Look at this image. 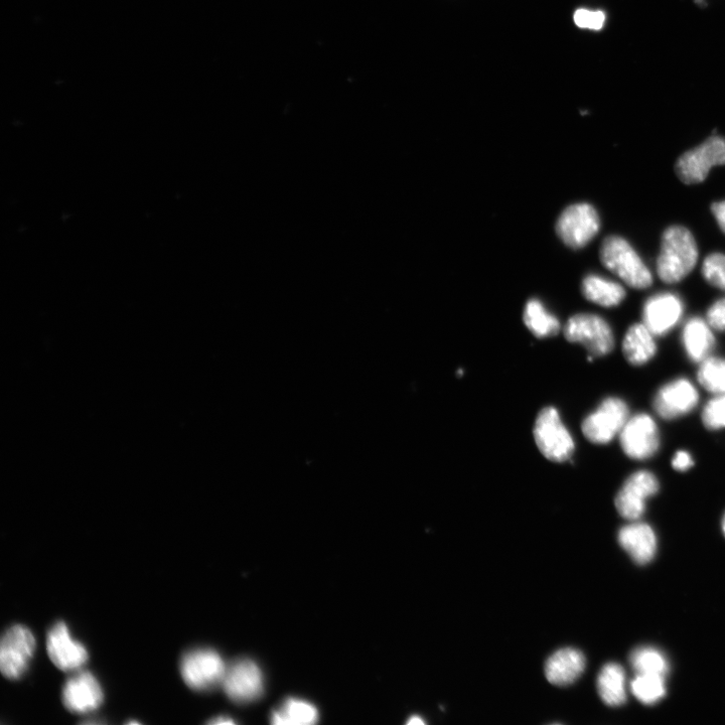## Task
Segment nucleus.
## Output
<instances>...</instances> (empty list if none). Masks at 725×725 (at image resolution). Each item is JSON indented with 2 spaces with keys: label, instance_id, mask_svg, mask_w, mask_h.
Masks as SVG:
<instances>
[{
  "label": "nucleus",
  "instance_id": "7ed1b4c3",
  "mask_svg": "<svg viewBox=\"0 0 725 725\" xmlns=\"http://www.w3.org/2000/svg\"><path fill=\"white\" fill-rule=\"evenodd\" d=\"M718 166H725V137L712 135L677 160L675 173L683 184L698 185Z\"/></svg>",
  "mask_w": 725,
  "mask_h": 725
},
{
  "label": "nucleus",
  "instance_id": "bb28decb",
  "mask_svg": "<svg viewBox=\"0 0 725 725\" xmlns=\"http://www.w3.org/2000/svg\"><path fill=\"white\" fill-rule=\"evenodd\" d=\"M631 690L639 701L646 705H653L666 695L665 678L637 674L631 683Z\"/></svg>",
  "mask_w": 725,
  "mask_h": 725
},
{
  "label": "nucleus",
  "instance_id": "39448f33",
  "mask_svg": "<svg viewBox=\"0 0 725 725\" xmlns=\"http://www.w3.org/2000/svg\"><path fill=\"white\" fill-rule=\"evenodd\" d=\"M564 336L570 343L583 345L593 358L609 355L615 348V336L611 326L594 314H578L571 317Z\"/></svg>",
  "mask_w": 725,
  "mask_h": 725
},
{
  "label": "nucleus",
  "instance_id": "f8f14e48",
  "mask_svg": "<svg viewBox=\"0 0 725 725\" xmlns=\"http://www.w3.org/2000/svg\"><path fill=\"white\" fill-rule=\"evenodd\" d=\"M226 670L222 657L211 649L189 652L181 663L182 677L194 690H207L222 683Z\"/></svg>",
  "mask_w": 725,
  "mask_h": 725
},
{
  "label": "nucleus",
  "instance_id": "f03ea898",
  "mask_svg": "<svg viewBox=\"0 0 725 725\" xmlns=\"http://www.w3.org/2000/svg\"><path fill=\"white\" fill-rule=\"evenodd\" d=\"M601 261L625 284L646 289L653 284V275L631 243L620 236L607 237L601 246Z\"/></svg>",
  "mask_w": 725,
  "mask_h": 725
},
{
  "label": "nucleus",
  "instance_id": "20e7f679",
  "mask_svg": "<svg viewBox=\"0 0 725 725\" xmlns=\"http://www.w3.org/2000/svg\"><path fill=\"white\" fill-rule=\"evenodd\" d=\"M534 439L541 454L554 463L568 461L574 452V442L553 407L542 409L534 425Z\"/></svg>",
  "mask_w": 725,
  "mask_h": 725
},
{
  "label": "nucleus",
  "instance_id": "9d476101",
  "mask_svg": "<svg viewBox=\"0 0 725 725\" xmlns=\"http://www.w3.org/2000/svg\"><path fill=\"white\" fill-rule=\"evenodd\" d=\"M660 483L656 475L641 470L633 473L619 491L615 504L619 514L630 521L639 520L646 510V502L656 496Z\"/></svg>",
  "mask_w": 725,
  "mask_h": 725
},
{
  "label": "nucleus",
  "instance_id": "6ab92c4d",
  "mask_svg": "<svg viewBox=\"0 0 725 725\" xmlns=\"http://www.w3.org/2000/svg\"><path fill=\"white\" fill-rule=\"evenodd\" d=\"M586 668V658L582 652L567 648L554 653L546 662L545 675L547 680L558 686L573 683Z\"/></svg>",
  "mask_w": 725,
  "mask_h": 725
},
{
  "label": "nucleus",
  "instance_id": "6e6552de",
  "mask_svg": "<svg viewBox=\"0 0 725 725\" xmlns=\"http://www.w3.org/2000/svg\"><path fill=\"white\" fill-rule=\"evenodd\" d=\"M601 220L598 211L590 204H574L567 207L556 223L559 238L573 249L588 245L599 233Z\"/></svg>",
  "mask_w": 725,
  "mask_h": 725
},
{
  "label": "nucleus",
  "instance_id": "f704fd0d",
  "mask_svg": "<svg viewBox=\"0 0 725 725\" xmlns=\"http://www.w3.org/2000/svg\"><path fill=\"white\" fill-rule=\"evenodd\" d=\"M424 723L422 718L418 716H412L407 722L409 725H423Z\"/></svg>",
  "mask_w": 725,
  "mask_h": 725
},
{
  "label": "nucleus",
  "instance_id": "423d86ee",
  "mask_svg": "<svg viewBox=\"0 0 725 725\" xmlns=\"http://www.w3.org/2000/svg\"><path fill=\"white\" fill-rule=\"evenodd\" d=\"M630 418L627 402L619 397H609L583 422V432L595 445H608L619 437Z\"/></svg>",
  "mask_w": 725,
  "mask_h": 725
},
{
  "label": "nucleus",
  "instance_id": "ddd939ff",
  "mask_svg": "<svg viewBox=\"0 0 725 725\" xmlns=\"http://www.w3.org/2000/svg\"><path fill=\"white\" fill-rule=\"evenodd\" d=\"M684 303L673 293H659L650 297L643 306L642 323L656 336L669 334L680 323Z\"/></svg>",
  "mask_w": 725,
  "mask_h": 725
},
{
  "label": "nucleus",
  "instance_id": "2f4dec72",
  "mask_svg": "<svg viewBox=\"0 0 725 725\" xmlns=\"http://www.w3.org/2000/svg\"><path fill=\"white\" fill-rule=\"evenodd\" d=\"M671 464L675 471L685 473L694 467V460L689 452L681 450L675 453Z\"/></svg>",
  "mask_w": 725,
  "mask_h": 725
},
{
  "label": "nucleus",
  "instance_id": "4468645a",
  "mask_svg": "<svg viewBox=\"0 0 725 725\" xmlns=\"http://www.w3.org/2000/svg\"><path fill=\"white\" fill-rule=\"evenodd\" d=\"M222 685L232 700L250 702L262 694L263 676L256 663L240 660L227 668Z\"/></svg>",
  "mask_w": 725,
  "mask_h": 725
},
{
  "label": "nucleus",
  "instance_id": "9b49d317",
  "mask_svg": "<svg viewBox=\"0 0 725 725\" xmlns=\"http://www.w3.org/2000/svg\"><path fill=\"white\" fill-rule=\"evenodd\" d=\"M699 392L687 378H676L659 388L653 399L657 415L664 420L682 418L699 404Z\"/></svg>",
  "mask_w": 725,
  "mask_h": 725
},
{
  "label": "nucleus",
  "instance_id": "c756f323",
  "mask_svg": "<svg viewBox=\"0 0 725 725\" xmlns=\"http://www.w3.org/2000/svg\"><path fill=\"white\" fill-rule=\"evenodd\" d=\"M574 23L580 29H589L593 31H601L606 22L604 12H592L580 9L574 14Z\"/></svg>",
  "mask_w": 725,
  "mask_h": 725
},
{
  "label": "nucleus",
  "instance_id": "473e14b6",
  "mask_svg": "<svg viewBox=\"0 0 725 725\" xmlns=\"http://www.w3.org/2000/svg\"><path fill=\"white\" fill-rule=\"evenodd\" d=\"M710 210L720 230L725 234V200L713 203Z\"/></svg>",
  "mask_w": 725,
  "mask_h": 725
},
{
  "label": "nucleus",
  "instance_id": "dca6fc26",
  "mask_svg": "<svg viewBox=\"0 0 725 725\" xmlns=\"http://www.w3.org/2000/svg\"><path fill=\"white\" fill-rule=\"evenodd\" d=\"M63 702L74 713H87L101 705L103 691L97 679L90 672L83 671L65 684Z\"/></svg>",
  "mask_w": 725,
  "mask_h": 725
},
{
  "label": "nucleus",
  "instance_id": "1a4fd4ad",
  "mask_svg": "<svg viewBox=\"0 0 725 725\" xmlns=\"http://www.w3.org/2000/svg\"><path fill=\"white\" fill-rule=\"evenodd\" d=\"M36 640L33 633L22 625L10 628L0 645V669L12 680L22 677L34 655Z\"/></svg>",
  "mask_w": 725,
  "mask_h": 725
},
{
  "label": "nucleus",
  "instance_id": "c85d7f7f",
  "mask_svg": "<svg viewBox=\"0 0 725 725\" xmlns=\"http://www.w3.org/2000/svg\"><path fill=\"white\" fill-rule=\"evenodd\" d=\"M701 419L708 430L725 429V395L713 396L703 407Z\"/></svg>",
  "mask_w": 725,
  "mask_h": 725
},
{
  "label": "nucleus",
  "instance_id": "f257e3e1",
  "mask_svg": "<svg viewBox=\"0 0 725 725\" xmlns=\"http://www.w3.org/2000/svg\"><path fill=\"white\" fill-rule=\"evenodd\" d=\"M699 259L696 240L689 229L681 225L668 227L662 234L656 271L659 278L674 284L686 278Z\"/></svg>",
  "mask_w": 725,
  "mask_h": 725
},
{
  "label": "nucleus",
  "instance_id": "b1692460",
  "mask_svg": "<svg viewBox=\"0 0 725 725\" xmlns=\"http://www.w3.org/2000/svg\"><path fill=\"white\" fill-rule=\"evenodd\" d=\"M524 324L537 338H549L560 331L559 321L538 300H530L525 307Z\"/></svg>",
  "mask_w": 725,
  "mask_h": 725
},
{
  "label": "nucleus",
  "instance_id": "5701e85b",
  "mask_svg": "<svg viewBox=\"0 0 725 725\" xmlns=\"http://www.w3.org/2000/svg\"><path fill=\"white\" fill-rule=\"evenodd\" d=\"M319 712L310 702L290 698L271 715L276 725H311L318 721Z\"/></svg>",
  "mask_w": 725,
  "mask_h": 725
},
{
  "label": "nucleus",
  "instance_id": "72a5a7b5",
  "mask_svg": "<svg viewBox=\"0 0 725 725\" xmlns=\"http://www.w3.org/2000/svg\"><path fill=\"white\" fill-rule=\"evenodd\" d=\"M211 724L220 725V724H233L235 723L232 719L225 716H220L218 718H215L214 720L210 721Z\"/></svg>",
  "mask_w": 725,
  "mask_h": 725
},
{
  "label": "nucleus",
  "instance_id": "7c9ffc66",
  "mask_svg": "<svg viewBox=\"0 0 725 725\" xmlns=\"http://www.w3.org/2000/svg\"><path fill=\"white\" fill-rule=\"evenodd\" d=\"M705 320L716 332H725V298L715 301L707 310Z\"/></svg>",
  "mask_w": 725,
  "mask_h": 725
},
{
  "label": "nucleus",
  "instance_id": "c9c22d12",
  "mask_svg": "<svg viewBox=\"0 0 725 725\" xmlns=\"http://www.w3.org/2000/svg\"><path fill=\"white\" fill-rule=\"evenodd\" d=\"M694 3H695L696 5H698L699 7H701V8H704V7H706V3H705V0H694Z\"/></svg>",
  "mask_w": 725,
  "mask_h": 725
},
{
  "label": "nucleus",
  "instance_id": "a878e982",
  "mask_svg": "<svg viewBox=\"0 0 725 725\" xmlns=\"http://www.w3.org/2000/svg\"><path fill=\"white\" fill-rule=\"evenodd\" d=\"M697 379L713 396L725 395V359L711 356L700 363Z\"/></svg>",
  "mask_w": 725,
  "mask_h": 725
},
{
  "label": "nucleus",
  "instance_id": "aec40b11",
  "mask_svg": "<svg viewBox=\"0 0 725 725\" xmlns=\"http://www.w3.org/2000/svg\"><path fill=\"white\" fill-rule=\"evenodd\" d=\"M656 338L643 323L632 325L623 341V354L627 362L635 367L651 362L658 352Z\"/></svg>",
  "mask_w": 725,
  "mask_h": 725
},
{
  "label": "nucleus",
  "instance_id": "393cba45",
  "mask_svg": "<svg viewBox=\"0 0 725 725\" xmlns=\"http://www.w3.org/2000/svg\"><path fill=\"white\" fill-rule=\"evenodd\" d=\"M630 662L634 671L641 675H655L666 678L670 669L665 655L652 647L636 649L630 656Z\"/></svg>",
  "mask_w": 725,
  "mask_h": 725
},
{
  "label": "nucleus",
  "instance_id": "4be33fe9",
  "mask_svg": "<svg viewBox=\"0 0 725 725\" xmlns=\"http://www.w3.org/2000/svg\"><path fill=\"white\" fill-rule=\"evenodd\" d=\"M598 691L609 706H621L627 701L626 674L616 663L607 664L598 678Z\"/></svg>",
  "mask_w": 725,
  "mask_h": 725
},
{
  "label": "nucleus",
  "instance_id": "e433bc0d",
  "mask_svg": "<svg viewBox=\"0 0 725 725\" xmlns=\"http://www.w3.org/2000/svg\"><path fill=\"white\" fill-rule=\"evenodd\" d=\"M722 531L725 535V515L723 516V519H722Z\"/></svg>",
  "mask_w": 725,
  "mask_h": 725
},
{
  "label": "nucleus",
  "instance_id": "a211bd4d",
  "mask_svg": "<svg viewBox=\"0 0 725 725\" xmlns=\"http://www.w3.org/2000/svg\"><path fill=\"white\" fill-rule=\"evenodd\" d=\"M619 542L638 564H648L657 552V536L651 526L634 522L619 532Z\"/></svg>",
  "mask_w": 725,
  "mask_h": 725
},
{
  "label": "nucleus",
  "instance_id": "2eb2a0df",
  "mask_svg": "<svg viewBox=\"0 0 725 725\" xmlns=\"http://www.w3.org/2000/svg\"><path fill=\"white\" fill-rule=\"evenodd\" d=\"M47 650L52 662L63 671L79 669L88 659L85 647L71 638L68 627L62 622L49 632Z\"/></svg>",
  "mask_w": 725,
  "mask_h": 725
},
{
  "label": "nucleus",
  "instance_id": "f3484780",
  "mask_svg": "<svg viewBox=\"0 0 725 725\" xmlns=\"http://www.w3.org/2000/svg\"><path fill=\"white\" fill-rule=\"evenodd\" d=\"M714 330L705 319L694 317L689 319L681 333V343L687 358L700 364L709 357L715 348Z\"/></svg>",
  "mask_w": 725,
  "mask_h": 725
},
{
  "label": "nucleus",
  "instance_id": "0eeeda50",
  "mask_svg": "<svg viewBox=\"0 0 725 725\" xmlns=\"http://www.w3.org/2000/svg\"><path fill=\"white\" fill-rule=\"evenodd\" d=\"M619 438L624 454L634 461H647L654 458L661 445L658 424L647 413L630 416Z\"/></svg>",
  "mask_w": 725,
  "mask_h": 725
},
{
  "label": "nucleus",
  "instance_id": "cd10ccee",
  "mask_svg": "<svg viewBox=\"0 0 725 725\" xmlns=\"http://www.w3.org/2000/svg\"><path fill=\"white\" fill-rule=\"evenodd\" d=\"M701 274L708 284L725 292V254L707 255L702 262Z\"/></svg>",
  "mask_w": 725,
  "mask_h": 725
},
{
  "label": "nucleus",
  "instance_id": "412c9836",
  "mask_svg": "<svg viewBox=\"0 0 725 725\" xmlns=\"http://www.w3.org/2000/svg\"><path fill=\"white\" fill-rule=\"evenodd\" d=\"M582 292L588 301L604 308L618 307L627 297L626 289L621 283L596 274L588 275L584 279Z\"/></svg>",
  "mask_w": 725,
  "mask_h": 725
}]
</instances>
